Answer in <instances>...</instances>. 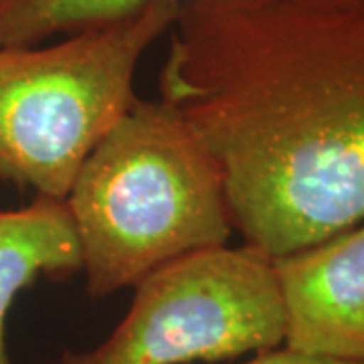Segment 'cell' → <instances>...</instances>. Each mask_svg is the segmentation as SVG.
I'll list each match as a JSON object with an SVG mask.
<instances>
[{"label": "cell", "mask_w": 364, "mask_h": 364, "mask_svg": "<svg viewBox=\"0 0 364 364\" xmlns=\"http://www.w3.org/2000/svg\"><path fill=\"white\" fill-rule=\"evenodd\" d=\"M269 259L364 223V0H181L158 77Z\"/></svg>", "instance_id": "cell-1"}, {"label": "cell", "mask_w": 364, "mask_h": 364, "mask_svg": "<svg viewBox=\"0 0 364 364\" xmlns=\"http://www.w3.org/2000/svg\"><path fill=\"white\" fill-rule=\"evenodd\" d=\"M87 294L105 298L233 233L221 172L162 100L136 97L65 196Z\"/></svg>", "instance_id": "cell-2"}, {"label": "cell", "mask_w": 364, "mask_h": 364, "mask_svg": "<svg viewBox=\"0 0 364 364\" xmlns=\"http://www.w3.org/2000/svg\"><path fill=\"white\" fill-rule=\"evenodd\" d=\"M181 0H148L51 45L0 47V178L65 200L81 164L136 100L146 51Z\"/></svg>", "instance_id": "cell-3"}, {"label": "cell", "mask_w": 364, "mask_h": 364, "mask_svg": "<svg viewBox=\"0 0 364 364\" xmlns=\"http://www.w3.org/2000/svg\"><path fill=\"white\" fill-rule=\"evenodd\" d=\"M130 310L95 348L53 364L223 363L284 344L273 261L255 249H208L146 275Z\"/></svg>", "instance_id": "cell-4"}, {"label": "cell", "mask_w": 364, "mask_h": 364, "mask_svg": "<svg viewBox=\"0 0 364 364\" xmlns=\"http://www.w3.org/2000/svg\"><path fill=\"white\" fill-rule=\"evenodd\" d=\"M289 350L364 364V223L273 259Z\"/></svg>", "instance_id": "cell-5"}, {"label": "cell", "mask_w": 364, "mask_h": 364, "mask_svg": "<svg viewBox=\"0 0 364 364\" xmlns=\"http://www.w3.org/2000/svg\"><path fill=\"white\" fill-rule=\"evenodd\" d=\"M77 272L81 249L65 200L37 196L28 207L0 213V364H13L6 318L14 298L41 275Z\"/></svg>", "instance_id": "cell-6"}, {"label": "cell", "mask_w": 364, "mask_h": 364, "mask_svg": "<svg viewBox=\"0 0 364 364\" xmlns=\"http://www.w3.org/2000/svg\"><path fill=\"white\" fill-rule=\"evenodd\" d=\"M148 0H0V47L39 45L134 13Z\"/></svg>", "instance_id": "cell-7"}, {"label": "cell", "mask_w": 364, "mask_h": 364, "mask_svg": "<svg viewBox=\"0 0 364 364\" xmlns=\"http://www.w3.org/2000/svg\"><path fill=\"white\" fill-rule=\"evenodd\" d=\"M245 364H354L340 363V360H330V358H320V356H310L301 352L289 350L286 346H277L272 350H263L253 354V358Z\"/></svg>", "instance_id": "cell-8"}]
</instances>
